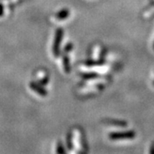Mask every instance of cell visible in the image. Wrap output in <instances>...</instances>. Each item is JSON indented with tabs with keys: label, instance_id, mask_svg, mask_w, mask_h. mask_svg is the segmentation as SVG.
<instances>
[{
	"label": "cell",
	"instance_id": "cell-1",
	"mask_svg": "<svg viewBox=\"0 0 154 154\" xmlns=\"http://www.w3.org/2000/svg\"><path fill=\"white\" fill-rule=\"evenodd\" d=\"M62 30H58L57 33V36H56V40H55V44H54V46H53V51L54 53L57 54V51L58 50V47H59V45H60L61 42V38H62Z\"/></svg>",
	"mask_w": 154,
	"mask_h": 154
},
{
	"label": "cell",
	"instance_id": "cell-2",
	"mask_svg": "<svg viewBox=\"0 0 154 154\" xmlns=\"http://www.w3.org/2000/svg\"><path fill=\"white\" fill-rule=\"evenodd\" d=\"M68 15H69V12L67 11H63L57 15V17H58L59 19H63V18H66V17H68Z\"/></svg>",
	"mask_w": 154,
	"mask_h": 154
}]
</instances>
